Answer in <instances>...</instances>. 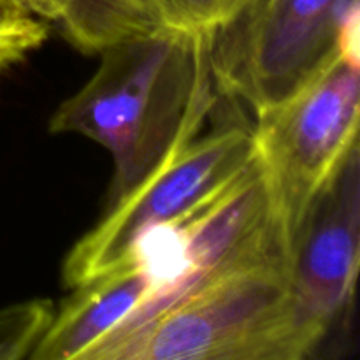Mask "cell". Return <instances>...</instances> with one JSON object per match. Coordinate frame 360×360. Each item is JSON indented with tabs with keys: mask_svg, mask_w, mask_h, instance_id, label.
Masks as SVG:
<instances>
[{
	"mask_svg": "<svg viewBox=\"0 0 360 360\" xmlns=\"http://www.w3.org/2000/svg\"><path fill=\"white\" fill-rule=\"evenodd\" d=\"M211 32L157 27L101 51V65L49 120L115 162L109 206L188 146L214 104Z\"/></svg>",
	"mask_w": 360,
	"mask_h": 360,
	"instance_id": "1",
	"label": "cell"
},
{
	"mask_svg": "<svg viewBox=\"0 0 360 360\" xmlns=\"http://www.w3.org/2000/svg\"><path fill=\"white\" fill-rule=\"evenodd\" d=\"M287 259L218 274L105 341L90 360H302Z\"/></svg>",
	"mask_w": 360,
	"mask_h": 360,
	"instance_id": "2",
	"label": "cell"
},
{
	"mask_svg": "<svg viewBox=\"0 0 360 360\" xmlns=\"http://www.w3.org/2000/svg\"><path fill=\"white\" fill-rule=\"evenodd\" d=\"M340 53L359 56V0H253L211 32L214 86L255 116Z\"/></svg>",
	"mask_w": 360,
	"mask_h": 360,
	"instance_id": "3",
	"label": "cell"
},
{
	"mask_svg": "<svg viewBox=\"0 0 360 360\" xmlns=\"http://www.w3.org/2000/svg\"><path fill=\"white\" fill-rule=\"evenodd\" d=\"M359 56L340 53L294 95L257 116L255 158L290 248L309 206L359 143Z\"/></svg>",
	"mask_w": 360,
	"mask_h": 360,
	"instance_id": "4",
	"label": "cell"
},
{
	"mask_svg": "<svg viewBox=\"0 0 360 360\" xmlns=\"http://www.w3.org/2000/svg\"><path fill=\"white\" fill-rule=\"evenodd\" d=\"M253 157V132L245 127L232 125L195 137L108 206L104 218L74 245L63 262L67 287H77L132 259L150 232L185 218L245 171Z\"/></svg>",
	"mask_w": 360,
	"mask_h": 360,
	"instance_id": "5",
	"label": "cell"
},
{
	"mask_svg": "<svg viewBox=\"0 0 360 360\" xmlns=\"http://www.w3.org/2000/svg\"><path fill=\"white\" fill-rule=\"evenodd\" d=\"M153 232L169 255L172 280L118 334L139 326L190 288L218 274L287 259V248L274 221L266 181L255 157L245 171L185 218Z\"/></svg>",
	"mask_w": 360,
	"mask_h": 360,
	"instance_id": "6",
	"label": "cell"
},
{
	"mask_svg": "<svg viewBox=\"0 0 360 360\" xmlns=\"http://www.w3.org/2000/svg\"><path fill=\"white\" fill-rule=\"evenodd\" d=\"M360 264L359 143L309 206L288 248L287 271L299 334L309 352L352 308Z\"/></svg>",
	"mask_w": 360,
	"mask_h": 360,
	"instance_id": "7",
	"label": "cell"
},
{
	"mask_svg": "<svg viewBox=\"0 0 360 360\" xmlns=\"http://www.w3.org/2000/svg\"><path fill=\"white\" fill-rule=\"evenodd\" d=\"M162 285L160 271L139 253L77 285L60 309H55L30 359L88 360L160 292Z\"/></svg>",
	"mask_w": 360,
	"mask_h": 360,
	"instance_id": "8",
	"label": "cell"
},
{
	"mask_svg": "<svg viewBox=\"0 0 360 360\" xmlns=\"http://www.w3.org/2000/svg\"><path fill=\"white\" fill-rule=\"evenodd\" d=\"M13 6L60 25L76 48L101 53L109 44L143 32L129 0H7Z\"/></svg>",
	"mask_w": 360,
	"mask_h": 360,
	"instance_id": "9",
	"label": "cell"
},
{
	"mask_svg": "<svg viewBox=\"0 0 360 360\" xmlns=\"http://www.w3.org/2000/svg\"><path fill=\"white\" fill-rule=\"evenodd\" d=\"M155 27L213 32L253 0H132Z\"/></svg>",
	"mask_w": 360,
	"mask_h": 360,
	"instance_id": "10",
	"label": "cell"
},
{
	"mask_svg": "<svg viewBox=\"0 0 360 360\" xmlns=\"http://www.w3.org/2000/svg\"><path fill=\"white\" fill-rule=\"evenodd\" d=\"M51 304L46 299L0 309V360L30 357L51 320Z\"/></svg>",
	"mask_w": 360,
	"mask_h": 360,
	"instance_id": "11",
	"label": "cell"
},
{
	"mask_svg": "<svg viewBox=\"0 0 360 360\" xmlns=\"http://www.w3.org/2000/svg\"><path fill=\"white\" fill-rule=\"evenodd\" d=\"M48 39V25L41 18L0 0V77L25 62Z\"/></svg>",
	"mask_w": 360,
	"mask_h": 360,
	"instance_id": "12",
	"label": "cell"
}]
</instances>
